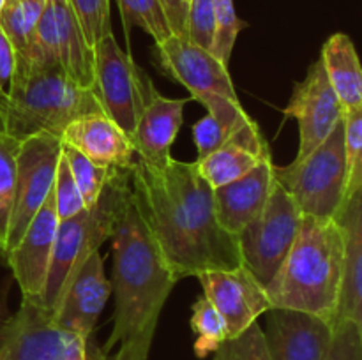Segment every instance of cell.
<instances>
[{
    "label": "cell",
    "mask_w": 362,
    "mask_h": 360,
    "mask_svg": "<svg viewBox=\"0 0 362 360\" xmlns=\"http://www.w3.org/2000/svg\"><path fill=\"white\" fill-rule=\"evenodd\" d=\"M182 2H184V4H186V7H187V0H182Z\"/></svg>",
    "instance_id": "obj_43"
},
{
    "label": "cell",
    "mask_w": 362,
    "mask_h": 360,
    "mask_svg": "<svg viewBox=\"0 0 362 360\" xmlns=\"http://www.w3.org/2000/svg\"><path fill=\"white\" fill-rule=\"evenodd\" d=\"M60 154L62 141L52 134H34L20 143L16 157V186L4 258L20 242L25 229L52 193Z\"/></svg>",
    "instance_id": "obj_9"
},
{
    "label": "cell",
    "mask_w": 362,
    "mask_h": 360,
    "mask_svg": "<svg viewBox=\"0 0 362 360\" xmlns=\"http://www.w3.org/2000/svg\"><path fill=\"white\" fill-rule=\"evenodd\" d=\"M57 228H59V215L55 210L52 189L41 210L34 215L28 228L25 229L20 242L6 254L7 263L20 286L21 299L30 300L39 306L48 279Z\"/></svg>",
    "instance_id": "obj_13"
},
{
    "label": "cell",
    "mask_w": 362,
    "mask_h": 360,
    "mask_svg": "<svg viewBox=\"0 0 362 360\" xmlns=\"http://www.w3.org/2000/svg\"><path fill=\"white\" fill-rule=\"evenodd\" d=\"M6 97H7V92L4 90L2 87H0V106H2L4 102H6Z\"/></svg>",
    "instance_id": "obj_41"
},
{
    "label": "cell",
    "mask_w": 362,
    "mask_h": 360,
    "mask_svg": "<svg viewBox=\"0 0 362 360\" xmlns=\"http://www.w3.org/2000/svg\"><path fill=\"white\" fill-rule=\"evenodd\" d=\"M62 155L66 157L71 175H73L78 191L83 198L85 208H92L98 203L103 189L117 168H105V166L94 164L85 155H81L80 152L67 147V145H62Z\"/></svg>",
    "instance_id": "obj_29"
},
{
    "label": "cell",
    "mask_w": 362,
    "mask_h": 360,
    "mask_svg": "<svg viewBox=\"0 0 362 360\" xmlns=\"http://www.w3.org/2000/svg\"><path fill=\"white\" fill-rule=\"evenodd\" d=\"M83 32L85 41L94 48L105 35L112 34L110 0H67Z\"/></svg>",
    "instance_id": "obj_33"
},
{
    "label": "cell",
    "mask_w": 362,
    "mask_h": 360,
    "mask_svg": "<svg viewBox=\"0 0 362 360\" xmlns=\"http://www.w3.org/2000/svg\"><path fill=\"white\" fill-rule=\"evenodd\" d=\"M112 295V282L106 277L105 261L94 251L69 279L53 311V323L64 332L92 337L99 314Z\"/></svg>",
    "instance_id": "obj_14"
},
{
    "label": "cell",
    "mask_w": 362,
    "mask_h": 360,
    "mask_svg": "<svg viewBox=\"0 0 362 360\" xmlns=\"http://www.w3.org/2000/svg\"><path fill=\"white\" fill-rule=\"evenodd\" d=\"M274 179L296 201L300 214L334 219L346 198L343 120L310 154L296 157L288 166L274 164Z\"/></svg>",
    "instance_id": "obj_6"
},
{
    "label": "cell",
    "mask_w": 362,
    "mask_h": 360,
    "mask_svg": "<svg viewBox=\"0 0 362 360\" xmlns=\"http://www.w3.org/2000/svg\"><path fill=\"white\" fill-rule=\"evenodd\" d=\"M343 232V274L336 323L362 325V189L343 201L336 214Z\"/></svg>",
    "instance_id": "obj_20"
},
{
    "label": "cell",
    "mask_w": 362,
    "mask_h": 360,
    "mask_svg": "<svg viewBox=\"0 0 362 360\" xmlns=\"http://www.w3.org/2000/svg\"><path fill=\"white\" fill-rule=\"evenodd\" d=\"M186 30L191 42L211 52L216 32L214 0H187Z\"/></svg>",
    "instance_id": "obj_35"
},
{
    "label": "cell",
    "mask_w": 362,
    "mask_h": 360,
    "mask_svg": "<svg viewBox=\"0 0 362 360\" xmlns=\"http://www.w3.org/2000/svg\"><path fill=\"white\" fill-rule=\"evenodd\" d=\"M7 321V314L4 311V306H0V341H2V334H4V327H6Z\"/></svg>",
    "instance_id": "obj_40"
},
{
    "label": "cell",
    "mask_w": 362,
    "mask_h": 360,
    "mask_svg": "<svg viewBox=\"0 0 362 360\" xmlns=\"http://www.w3.org/2000/svg\"><path fill=\"white\" fill-rule=\"evenodd\" d=\"M71 335L53 323L49 311L21 299L20 309L7 316L0 360H60Z\"/></svg>",
    "instance_id": "obj_15"
},
{
    "label": "cell",
    "mask_w": 362,
    "mask_h": 360,
    "mask_svg": "<svg viewBox=\"0 0 362 360\" xmlns=\"http://www.w3.org/2000/svg\"><path fill=\"white\" fill-rule=\"evenodd\" d=\"M21 141L0 133V254L6 253L7 229L16 186V157Z\"/></svg>",
    "instance_id": "obj_30"
},
{
    "label": "cell",
    "mask_w": 362,
    "mask_h": 360,
    "mask_svg": "<svg viewBox=\"0 0 362 360\" xmlns=\"http://www.w3.org/2000/svg\"><path fill=\"white\" fill-rule=\"evenodd\" d=\"M300 221L303 214L296 201L276 182L264 210L235 236L243 265L264 286L272 281L292 249Z\"/></svg>",
    "instance_id": "obj_8"
},
{
    "label": "cell",
    "mask_w": 362,
    "mask_h": 360,
    "mask_svg": "<svg viewBox=\"0 0 362 360\" xmlns=\"http://www.w3.org/2000/svg\"><path fill=\"white\" fill-rule=\"evenodd\" d=\"M94 90L103 113L133 138L141 112L158 92L148 74L108 34L94 44Z\"/></svg>",
    "instance_id": "obj_7"
},
{
    "label": "cell",
    "mask_w": 362,
    "mask_h": 360,
    "mask_svg": "<svg viewBox=\"0 0 362 360\" xmlns=\"http://www.w3.org/2000/svg\"><path fill=\"white\" fill-rule=\"evenodd\" d=\"M191 97L170 99L156 92L147 102L134 129L136 159L152 172H161L172 159V145L184 122V108Z\"/></svg>",
    "instance_id": "obj_17"
},
{
    "label": "cell",
    "mask_w": 362,
    "mask_h": 360,
    "mask_svg": "<svg viewBox=\"0 0 362 360\" xmlns=\"http://www.w3.org/2000/svg\"><path fill=\"white\" fill-rule=\"evenodd\" d=\"M274 184V162L269 157L240 179L216 187L214 212L219 226L232 236L239 235L264 210Z\"/></svg>",
    "instance_id": "obj_18"
},
{
    "label": "cell",
    "mask_w": 362,
    "mask_h": 360,
    "mask_svg": "<svg viewBox=\"0 0 362 360\" xmlns=\"http://www.w3.org/2000/svg\"><path fill=\"white\" fill-rule=\"evenodd\" d=\"M191 328L197 334L194 353H197L198 359H205L211 353H216L219 346L228 339L225 320L205 296H202L193 304Z\"/></svg>",
    "instance_id": "obj_28"
},
{
    "label": "cell",
    "mask_w": 362,
    "mask_h": 360,
    "mask_svg": "<svg viewBox=\"0 0 362 360\" xmlns=\"http://www.w3.org/2000/svg\"><path fill=\"white\" fill-rule=\"evenodd\" d=\"M212 360H271L265 344L264 328L258 321L233 339H226Z\"/></svg>",
    "instance_id": "obj_34"
},
{
    "label": "cell",
    "mask_w": 362,
    "mask_h": 360,
    "mask_svg": "<svg viewBox=\"0 0 362 360\" xmlns=\"http://www.w3.org/2000/svg\"><path fill=\"white\" fill-rule=\"evenodd\" d=\"M204 296L226 323L228 339L243 334L250 325L272 309L265 286L244 265L228 270H207L197 275Z\"/></svg>",
    "instance_id": "obj_11"
},
{
    "label": "cell",
    "mask_w": 362,
    "mask_h": 360,
    "mask_svg": "<svg viewBox=\"0 0 362 360\" xmlns=\"http://www.w3.org/2000/svg\"><path fill=\"white\" fill-rule=\"evenodd\" d=\"M207 115L198 120L193 127L194 145L198 148V159L207 157L230 140L253 116L243 108L239 99L214 97L205 102Z\"/></svg>",
    "instance_id": "obj_24"
},
{
    "label": "cell",
    "mask_w": 362,
    "mask_h": 360,
    "mask_svg": "<svg viewBox=\"0 0 362 360\" xmlns=\"http://www.w3.org/2000/svg\"><path fill=\"white\" fill-rule=\"evenodd\" d=\"M117 4L127 32L131 27H138L147 32L154 42H161L173 35L161 0H117Z\"/></svg>",
    "instance_id": "obj_27"
},
{
    "label": "cell",
    "mask_w": 362,
    "mask_h": 360,
    "mask_svg": "<svg viewBox=\"0 0 362 360\" xmlns=\"http://www.w3.org/2000/svg\"><path fill=\"white\" fill-rule=\"evenodd\" d=\"M152 341L154 339H141V341L117 346L112 352H105L95 342L94 335L88 339L73 335L67 342L60 360H148Z\"/></svg>",
    "instance_id": "obj_26"
},
{
    "label": "cell",
    "mask_w": 362,
    "mask_h": 360,
    "mask_svg": "<svg viewBox=\"0 0 362 360\" xmlns=\"http://www.w3.org/2000/svg\"><path fill=\"white\" fill-rule=\"evenodd\" d=\"M214 20L216 32L211 53L228 67L237 37L247 27V23L237 16L233 0H214Z\"/></svg>",
    "instance_id": "obj_32"
},
{
    "label": "cell",
    "mask_w": 362,
    "mask_h": 360,
    "mask_svg": "<svg viewBox=\"0 0 362 360\" xmlns=\"http://www.w3.org/2000/svg\"><path fill=\"white\" fill-rule=\"evenodd\" d=\"M131 200V166L117 168L98 203L80 214L59 221L55 247L41 306L53 314L64 288L94 251L112 239L124 208Z\"/></svg>",
    "instance_id": "obj_5"
},
{
    "label": "cell",
    "mask_w": 362,
    "mask_h": 360,
    "mask_svg": "<svg viewBox=\"0 0 362 360\" xmlns=\"http://www.w3.org/2000/svg\"><path fill=\"white\" fill-rule=\"evenodd\" d=\"M60 141L105 168H129L136 161L131 138L105 113L73 120L64 129Z\"/></svg>",
    "instance_id": "obj_19"
},
{
    "label": "cell",
    "mask_w": 362,
    "mask_h": 360,
    "mask_svg": "<svg viewBox=\"0 0 362 360\" xmlns=\"http://www.w3.org/2000/svg\"><path fill=\"white\" fill-rule=\"evenodd\" d=\"M154 60L165 76L187 88L189 97L202 104L214 97L239 99L228 67L187 37L172 35L156 42Z\"/></svg>",
    "instance_id": "obj_10"
},
{
    "label": "cell",
    "mask_w": 362,
    "mask_h": 360,
    "mask_svg": "<svg viewBox=\"0 0 362 360\" xmlns=\"http://www.w3.org/2000/svg\"><path fill=\"white\" fill-rule=\"evenodd\" d=\"M327 360H362V325L350 320L334 325Z\"/></svg>",
    "instance_id": "obj_37"
},
{
    "label": "cell",
    "mask_w": 362,
    "mask_h": 360,
    "mask_svg": "<svg viewBox=\"0 0 362 360\" xmlns=\"http://www.w3.org/2000/svg\"><path fill=\"white\" fill-rule=\"evenodd\" d=\"M55 23L59 64L78 85L92 88L94 83V49L85 41L83 32L67 0H48Z\"/></svg>",
    "instance_id": "obj_22"
},
{
    "label": "cell",
    "mask_w": 362,
    "mask_h": 360,
    "mask_svg": "<svg viewBox=\"0 0 362 360\" xmlns=\"http://www.w3.org/2000/svg\"><path fill=\"white\" fill-rule=\"evenodd\" d=\"M264 337L271 360H327L334 327L293 309H269Z\"/></svg>",
    "instance_id": "obj_16"
},
{
    "label": "cell",
    "mask_w": 362,
    "mask_h": 360,
    "mask_svg": "<svg viewBox=\"0 0 362 360\" xmlns=\"http://www.w3.org/2000/svg\"><path fill=\"white\" fill-rule=\"evenodd\" d=\"M341 120L346 162V198H349L362 189V108L343 112Z\"/></svg>",
    "instance_id": "obj_31"
},
{
    "label": "cell",
    "mask_w": 362,
    "mask_h": 360,
    "mask_svg": "<svg viewBox=\"0 0 362 360\" xmlns=\"http://www.w3.org/2000/svg\"><path fill=\"white\" fill-rule=\"evenodd\" d=\"M269 157L272 155L267 140L257 120L251 119L218 150L194 162L200 175L207 180L212 189H216L240 179Z\"/></svg>",
    "instance_id": "obj_21"
},
{
    "label": "cell",
    "mask_w": 362,
    "mask_h": 360,
    "mask_svg": "<svg viewBox=\"0 0 362 360\" xmlns=\"http://www.w3.org/2000/svg\"><path fill=\"white\" fill-rule=\"evenodd\" d=\"M341 274V226L336 219L303 215L292 249L265 289L272 309L303 311L334 327Z\"/></svg>",
    "instance_id": "obj_3"
},
{
    "label": "cell",
    "mask_w": 362,
    "mask_h": 360,
    "mask_svg": "<svg viewBox=\"0 0 362 360\" xmlns=\"http://www.w3.org/2000/svg\"><path fill=\"white\" fill-rule=\"evenodd\" d=\"M283 113L299 122L297 157L310 154L341 122L343 108L329 83L320 59L311 64L306 78L293 87Z\"/></svg>",
    "instance_id": "obj_12"
},
{
    "label": "cell",
    "mask_w": 362,
    "mask_h": 360,
    "mask_svg": "<svg viewBox=\"0 0 362 360\" xmlns=\"http://www.w3.org/2000/svg\"><path fill=\"white\" fill-rule=\"evenodd\" d=\"M92 113H103L92 88L78 85L59 64L16 56L0 106V133L18 141L39 133L60 138L73 120Z\"/></svg>",
    "instance_id": "obj_4"
},
{
    "label": "cell",
    "mask_w": 362,
    "mask_h": 360,
    "mask_svg": "<svg viewBox=\"0 0 362 360\" xmlns=\"http://www.w3.org/2000/svg\"><path fill=\"white\" fill-rule=\"evenodd\" d=\"M16 67V52L0 28V87L7 92Z\"/></svg>",
    "instance_id": "obj_38"
},
{
    "label": "cell",
    "mask_w": 362,
    "mask_h": 360,
    "mask_svg": "<svg viewBox=\"0 0 362 360\" xmlns=\"http://www.w3.org/2000/svg\"><path fill=\"white\" fill-rule=\"evenodd\" d=\"M4 6H6V0H0V13H2Z\"/></svg>",
    "instance_id": "obj_42"
},
{
    "label": "cell",
    "mask_w": 362,
    "mask_h": 360,
    "mask_svg": "<svg viewBox=\"0 0 362 360\" xmlns=\"http://www.w3.org/2000/svg\"><path fill=\"white\" fill-rule=\"evenodd\" d=\"M46 0H6L0 13V28L13 44L16 56L25 55L34 42L35 27Z\"/></svg>",
    "instance_id": "obj_25"
},
{
    "label": "cell",
    "mask_w": 362,
    "mask_h": 360,
    "mask_svg": "<svg viewBox=\"0 0 362 360\" xmlns=\"http://www.w3.org/2000/svg\"><path fill=\"white\" fill-rule=\"evenodd\" d=\"M53 200H55V210L57 215H59V221H66V219L85 210L83 198L78 191L76 182H74L66 157L62 154H60L59 166H57L55 184H53Z\"/></svg>",
    "instance_id": "obj_36"
},
{
    "label": "cell",
    "mask_w": 362,
    "mask_h": 360,
    "mask_svg": "<svg viewBox=\"0 0 362 360\" xmlns=\"http://www.w3.org/2000/svg\"><path fill=\"white\" fill-rule=\"evenodd\" d=\"M133 203L177 279L243 265L235 236L219 226L214 189L197 162L170 159L152 172L136 161L131 166Z\"/></svg>",
    "instance_id": "obj_1"
},
{
    "label": "cell",
    "mask_w": 362,
    "mask_h": 360,
    "mask_svg": "<svg viewBox=\"0 0 362 360\" xmlns=\"http://www.w3.org/2000/svg\"><path fill=\"white\" fill-rule=\"evenodd\" d=\"M161 6L165 9L166 18L170 21L173 35L179 37H187L186 30V4L182 0H161Z\"/></svg>",
    "instance_id": "obj_39"
},
{
    "label": "cell",
    "mask_w": 362,
    "mask_h": 360,
    "mask_svg": "<svg viewBox=\"0 0 362 360\" xmlns=\"http://www.w3.org/2000/svg\"><path fill=\"white\" fill-rule=\"evenodd\" d=\"M110 240L115 311L112 334L101 346L105 352L126 342L154 339L166 300L179 282L134 207L133 191Z\"/></svg>",
    "instance_id": "obj_2"
},
{
    "label": "cell",
    "mask_w": 362,
    "mask_h": 360,
    "mask_svg": "<svg viewBox=\"0 0 362 360\" xmlns=\"http://www.w3.org/2000/svg\"><path fill=\"white\" fill-rule=\"evenodd\" d=\"M320 60L343 112L362 108V69L352 39L343 32L332 34L322 48Z\"/></svg>",
    "instance_id": "obj_23"
}]
</instances>
